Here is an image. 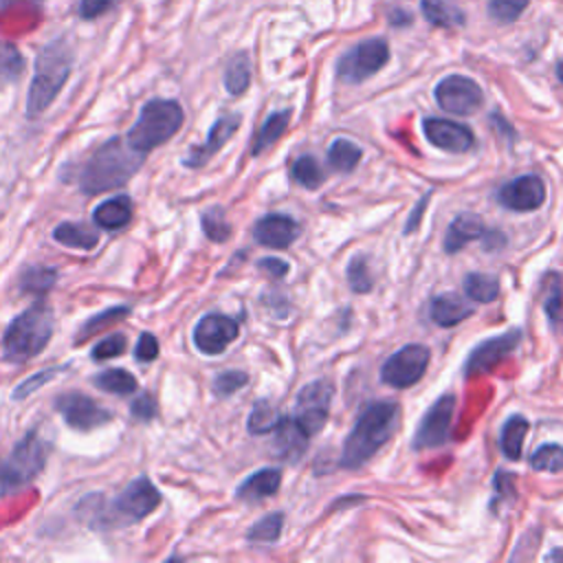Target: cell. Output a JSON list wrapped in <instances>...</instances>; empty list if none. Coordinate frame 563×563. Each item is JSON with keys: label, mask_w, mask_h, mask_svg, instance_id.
Returning <instances> with one entry per match:
<instances>
[{"label": "cell", "mask_w": 563, "mask_h": 563, "mask_svg": "<svg viewBox=\"0 0 563 563\" xmlns=\"http://www.w3.org/2000/svg\"><path fill=\"white\" fill-rule=\"evenodd\" d=\"M453 411H455V396L453 394L440 396L431 405V409H427V413L422 416L411 440L413 449H433L444 444L451 433Z\"/></svg>", "instance_id": "cell-12"}, {"label": "cell", "mask_w": 563, "mask_h": 563, "mask_svg": "<svg viewBox=\"0 0 563 563\" xmlns=\"http://www.w3.org/2000/svg\"><path fill=\"white\" fill-rule=\"evenodd\" d=\"M420 7H422L424 18L435 26L449 29V26H462L464 24V13L455 4H451L449 0H422Z\"/></svg>", "instance_id": "cell-28"}, {"label": "cell", "mask_w": 563, "mask_h": 563, "mask_svg": "<svg viewBox=\"0 0 563 563\" xmlns=\"http://www.w3.org/2000/svg\"><path fill=\"white\" fill-rule=\"evenodd\" d=\"M145 154L130 147L125 139L112 136L103 141L84 163L79 172V189L84 194H103L123 187L143 165Z\"/></svg>", "instance_id": "cell-1"}, {"label": "cell", "mask_w": 563, "mask_h": 563, "mask_svg": "<svg viewBox=\"0 0 563 563\" xmlns=\"http://www.w3.org/2000/svg\"><path fill=\"white\" fill-rule=\"evenodd\" d=\"M279 484H282L279 468H260L238 486L235 495L238 499H244V501H260L275 495L279 490Z\"/></svg>", "instance_id": "cell-23"}, {"label": "cell", "mask_w": 563, "mask_h": 563, "mask_svg": "<svg viewBox=\"0 0 563 563\" xmlns=\"http://www.w3.org/2000/svg\"><path fill=\"white\" fill-rule=\"evenodd\" d=\"M73 70V48L68 40L57 37L44 44L35 57V73L26 95V117H40L59 95Z\"/></svg>", "instance_id": "cell-3"}, {"label": "cell", "mask_w": 563, "mask_h": 563, "mask_svg": "<svg viewBox=\"0 0 563 563\" xmlns=\"http://www.w3.org/2000/svg\"><path fill=\"white\" fill-rule=\"evenodd\" d=\"M530 0H490L488 11L499 22H512L517 20Z\"/></svg>", "instance_id": "cell-44"}, {"label": "cell", "mask_w": 563, "mask_h": 563, "mask_svg": "<svg viewBox=\"0 0 563 563\" xmlns=\"http://www.w3.org/2000/svg\"><path fill=\"white\" fill-rule=\"evenodd\" d=\"M290 172H292L295 183H299V185L306 187V189H317V187H321V183H323V169H321V165L314 161V156H310V154L299 156V158L292 163Z\"/></svg>", "instance_id": "cell-35"}, {"label": "cell", "mask_w": 563, "mask_h": 563, "mask_svg": "<svg viewBox=\"0 0 563 563\" xmlns=\"http://www.w3.org/2000/svg\"><path fill=\"white\" fill-rule=\"evenodd\" d=\"M53 238L64 244V246H70V249H84V251H90L97 246L99 242V233L81 222H62L55 227L53 231Z\"/></svg>", "instance_id": "cell-25"}, {"label": "cell", "mask_w": 563, "mask_h": 563, "mask_svg": "<svg viewBox=\"0 0 563 563\" xmlns=\"http://www.w3.org/2000/svg\"><path fill=\"white\" fill-rule=\"evenodd\" d=\"M398 405L389 400L369 402L356 418L341 451L343 468H358L387 444L398 424Z\"/></svg>", "instance_id": "cell-2"}, {"label": "cell", "mask_w": 563, "mask_h": 563, "mask_svg": "<svg viewBox=\"0 0 563 563\" xmlns=\"http://www.w3.org/2000/svg\"><path fill=\"white\" fill-rule=\"evenodd\" d=\"M95 385L101 391L123 396V394H132L136 389V378L128 369H123V367H112V369L99 372L95 376Z\"/></svg>", "instance_id": "cell-31"}, {"label": "cell", "mask_w": 563, "mask_h": 563, "mask_svg": "<svg viewBox=\"0 0 563 563\" xmlns=\"http://www.w3.org/2000/svg\"><path fill=\"white\" fill-rule=\"evenodd\" d=\"M473 306L462 299L460 295L455 292H449V295H438L431 299L429 303V314L431 319L442 325V328H453L457 323H462L468 314H473Z\"/></svg>", "instance_id": "cell-21"}, {"label": "cell", "mask_w": 563, "mask_h": 563, "mask_svg": "<svg viewBox=\"0 0 563 563\" xmlns=\"http://www.w3.org/2000/svg\"><path fill=\"white\" fill-rule=\"evenodd\" d=\"M519 341H521V330H510L506 334H497L482 341L477 347H473L471 356L466 358L464 374L475 376V374L490 372L499 361L508 358L515 352Z\"/></svg>", "instance_id": "cell-15"}, {"label": "cell", "mask_w": 563, "mask_h": 563, "mask_svg": "<svg viewBox=\"0 0 563 563\" xmlns=\"http://www.w3.org/2000/svg\"><path fill=\"white\" fill-rule=\"evenodd\" d=\"M273 431H275L273 451L286 462H297L308 446V435L301 431L295 418H279Z\"/></svg>", "instance_id": "cell-20"}, {"label": "cell", "mask_w": 563, "mask_h": 563, "mask_svg": "<svg viewBox=\"0 0 563 563\" xmlns=\"http://www.w3.org/2000/svg\"><path fill=\"white\" fill-rule=\"evenodd\" d=\"M161 504V493L147 477L132 479L112 501H108L114 523H134L145 519Z\"/></svg>", "instance_id": "cell-8"}, {"label": "cell", "mask_w": 563, "mask_h": 563, "mask_svg": "<svg viewBox=\"0 0 563 563\" xmlns=\"http://www.w3.org/2000/svg\"><path fill=\"white\" fill-rule=\"evenodd\" d=\"M251 84V62L246 53H238L229 59L224 70V88L231 95H242Z\"/></svg>", "instance_id": "cell-29"}, {"label": "cell", "mask_w": 563, "mask_h": 563, "mask_svg": "<svg viewBox=\"0 0 563 563\" xmlns=\"http://www.w3.org/2000/svg\"><path fill=\"white\" fill-rule=\"evenodd\" d=\"M282 526H284V515L282 512H273L262 517L260 521H255L251 526V530L246 532L249 541H262V543H273L279 539L282 534Z\"/></svg>", "instance_id": "cell-38"}, {"label": "cell", "mask_w": 563, "mask_h": 563, "mask_svg": "<svg viewBox=\"0 0 563 563\" xmlns=\"http://www.w3.org/2000/svg\"><path fill=\"white\" fill-rule=\"evenodd\" d=\"M128 314H130V308H128V306H112V308H108V310H103V312H99V314L90 317V319L81 325L77 341L81 343V341H86L88 336L99 334L106 325H112V323H117V321L125 319Z\"/></svg>", "instance_id": "cell-36"}, {"label": "cell", "mask_w": 563, "mask_h": 563, "mask_svg": "<svg viewBox=\"0 0 563 563\" xmlns=\"http://www.w3.org/2000/svg\"><path fill=\"white\" fill-rule=\"evenodd\" d=\"M464 292L468 299L473 301H495L499 295V282L495 275H486V273H468L464 277Z\"/></svg>", "instance_id": "cell-30"}, {"label": "cell", "mask_w": 563, "mask_h": 563, "mask_svg": "<svg viewBox=\"0 0 563 563\" xmlns=\"http://www.w3.org/2000/svg\"><path fill=\"white\" fill-rule=\"evenodd\" d=\"M347 282L352 286L354 292H369L374 286V277L372 271L365 262V257H354L347 266Z\"/></svg>", "instance_id": "cell-42"}, {"label": "cell", "mask_w": 563, "mask_h": 563, "mask_svg": "<svg viewBox=\"0 0 563 563\" xmlns=\"http://www.w3.org/2000/svg\"><path fill=\"white\" fill-rule=\"evenodd\" d=\"M332 394L334 389L325 380H314L299 391L292 418L308 438H312L323 429L328 420V407H330Z\"/></svg>", "instance_id": "cell-10"}, {"label": "cell", "mask_w": 563, "mask_h": 563, "mask_svg": "<svg viewBox=\"0 0 563 563\" xmlns=\"http://www.w3.org/2000/svg\"><path fill=\"white\" fill-rule=\"evenodd\" d=\"M48 444L42 440L37 429L24 433L22 440L13 446V451L0 460V493L9 495L22 486H26L46 464Z\"/></svg>", "instance_id": "cell-6"}, {"label": "cell", "mask_w": 563, "mask_h": 563, "mask_svg": "<svg viewBox=\"0 0 563 563\" xmlns=\"http://www.w3.org/2000/svg\"><path fill=\"white\" fill-rule=\"evenodd\" d=\"M240 325L235 319L227 317V314H205L196 328H194V345L202 352V354H220L227 350L229 343H233L238 339Z\"/></svg>", "instance_id": "cell-14"}, {"label": "cell", "mask_w": 563, "mask_h": 563, "mask_svg": "<svg viewBox=\"0 0 563 563\" xmlns=\"http://www.w3.org/2000/svg\"><path fill=\"white\" fill-rule=\"evenodd\" d=\"M361 161V147L347 139H334L328 147V163L336 172H352Z\"/></svg>", "instance_id": "cell-32"}, {"label": "cell", "mask_w": 563, "mask_h": 563, "mask_svg": "<svg viewBox=\"0 0 563 563\" xmlns=\"http://www.w3.org/2000/svg\"><path fill=\"white\" fill-rule=\"evenodd\" d=\"M57 279V271L46 268V266H29L22 271L18 284L22 292H31V295H44L55 286Z\"/></svg>", "instance_id": "cell-33"}, {"label": "cell", "mask_w": 563, "mask_h": 563, "mask_svg": "<svg viewBox=\"0 0 563 563\" xmlns=\"http://www.w3.org/2000/svg\"><path fill=\"white\" fill-rule=\"evenodd\" d=\"M429 358H431L429 347H424L420 343L405 345L383 363L380 378H383V383L398 387V389L411 387L413 383H418L424 376Z\"/></svg>", "instance_id": "cell-9"}, {"label": "cell", "mask_w": 563, "mask_h": 563, "mask_svg": "<svg viewBox=\"0 0 563 563\" xmlns=\"http://www.w3.org/2000/svg\"><path fill=\"white\" fill-rule=\"evenodd\" d=\"M125 345H128L125 334L114 332V334H110V336L101 339V341L92 347V358H95V361L114 358V356H119V354H123V352H125Z\"/></svg>", "instance_id": "cell-45"}, {"label": "cell", "mask_w": 563, "mask_h": 563, "mask_svg": "<svg viewBox=\"0 0 563 563\" xmlns=\"http://www.w3.org/2000/svg\"><path fill=\"white\" fill-rule=\"evenodd\" d=\"M530 466L534 471H548V473L563 471V446H559V444H541L532 453Z\"/></svg>", "instance_id": "cell-40"}, {"label": "cell", "mask_w": 563, "mask_h": 563, "mask_svg": "<svg viewBox=\"0 0 563 563\" xmlns=\"http://www.w3.org/2000/svg\"><path fill=\"white\" fill-rule=\"evenodd\" d=\"M497 200L512 211H534L545 200V185L537 174H526L506 183L499 189Z\"/></svg>", "instance_id": "cell-17"}, {"label": "cell", "mask_w": 563, "mask_h": 563, "mask_svg": "<svg viewBox=\"0 0 563 563\" xmlns=\"http://www.w3.org/2000/svg\"><path fill=\"white\" fill-rule=\"evenodd\" d=\"M130 411H132V416H134L136 420H141V422L152 420V418L156 416V400H154V396H152V394H141V396L132 402Z\"/></svg>", "instance_id": "cell-49"}, {"label": "cell", "mask_w": 563, "mask_h": 563, "mask_svg": "<svg viewBox=\"0 0 563 563\" xmlns=\"http://www.w3.org/2000/svg\"><path fill=\"white\" fill-rule=\"evenodd\" d=\"M257 266H260V271L268 273L275 279H282L288 273V264L284 260H277V257H264V260L257 262Z\"/></svg>", "instance_id": "cell-50"}, {"label": "cell", "mask_w": 563, "mask_h": 563, "mask_svg": "<svg viewBox=\"0 0 563 563\" xmlns=\"http://www.w3.org/2000/svg\"><path fill=\"white\" fill-rule=\"evenodd\" d=\"M422 132L427 136V141L440 150H446V152H453V154H462L466 150L473 147L475 143V136H473V130L462 125V123H455V121H449V119H438V117H427L422 121Z\"/></svg>", "instance_id": "cell-16"}, {"label": "cell", "mask_w": 563, "mask_h": 563, "mask_svg": "<svg viewBox=\"0 0 563 563\" xmlns=\"http://www.w3.org/2000/svg\"><path fill=\"white\" fill-rule=\"evenodd\" d=\"M279 418L282 416L275 411V407L268 400H257L253 411H251V416H249V422H246L249 433H253V435L268 433V431H273L277 427Z\"/></svg>", "instance_id": "cell-37"}, {"label": "cell", "mask_w": 563, "mask_h": 563, "mask_svg": "<svg viewBox=\"0 0 563 563\" xmlns=\"http://www.w3.org/2000/svg\"><path fill=\"white\" fill-rule=\"evenodd\" d=\"M389 59V46L380 37H369L352 46L336 64L339 79L347 84H358L378 73Z\"/></svg>", "instance_id": "cell-7"}, {"label": "cell", "mask_w": 563, "mask_h": 563, "mask_svg": "<svg viewBox=\"0 0 563 563\" xmlns=\"http://www.w3.org/2000/svg\"><path fill=\"white\" fill-rule=\"evenodd\" d=\"M55 409L62 413L64 422L77 431L97 429L112 418V413L108 409H103L97 400H92L90 396H86L81 391L59 394L55 398Z\"/></svg>", "instance_id": "cell-11"}, {"label": "cell", "mask_w": 563, "mask_h": 563, "mask_svg": "<svg viewBox=\"0 0 563 563\" xmlns=\"http://www.w3.org/2000/svg\"><path fill=\"white\" fill-rule=\"evenodd\" d=\"M134 356L141 363H150V361H154L158 356V341H156V336L152 332H143L139 336L136 347H134Z\"/></svg>", "instance_id": "cell-48"}, {"label": "cell", "mask_w": 563, "mask_h": 563, "mask_svg": "<svg viewBox=\"0 0 563 563\" xmlns=\"http://www.w3.org/2000/svg\"><path fill=\"white\" fill-rule=\"evenodd\" d=\"M488 229L484 227L482 218L475 216V213H460L446 229V235H444V251L446 253H457L466 242H473V240H479L484 238Z\"/></svg>", "instance_id": "cell-22"}, {"label": "cell", "mask_w": 563, "mask_h": 563, "mask_svg": "<svg viewBox=\"0 0 563 563\" xmlns=\"http://www.w3.org/2000/svg\"><path fill=\"white\" fill-rule=\"evenodd\" d=\"M482 88L464 75H449L435 86V101L451 114H473L482 106Z\"/></svg>", "instance_id": "cell-13"}, {"label": "cell", "mask_w": 563, "mask_h": 563, "mask_svg": "<svg viewBox=\"0 0 563 563\" xmlns=\"http://www.w3.org/2000/svg\"><path fill=\"white\" fill-rule=\"evenodd\" d=\"M528 433V420L523 416H510L504 422L501 435H499V446L508 460H519L523 451V438Z\"/></svg>", "instance_id": "cell-26"}, {"label": "cell", "mask_w": 563, "mask_h": 563, "mask_svg": "<svg viewBox=\"0 0 563 563\" xmlns=\"http://www.w3.org/2000/svg\"><path fill=\"white\" fill-rule=\"evenodd\" d=\"M240 121H242L240 114H222L220 119H216V123L211 125V130L207 134V141L202 145L194 147L185 156L183 163L187 167H202L235 134V130L240 128Z\"/></svg>", "instance_id": "cell-19"}, {"label": "cell", "mask_w": 563, "mask_h": 563, "mask_svg": "<svg viewBox=\"0 0 563 563\" xmlns=\"http://www.w3.org/2000/svg\"><path fill=\"white\" fill-rule=\"evenodd\" d=\"M24 73V55L11 42H0V84H13Z\"/></svg>", "instance_id": "cell-34"}, {"label": "cell", "mask_w": 563, "mask_h": 563, "mask_svg": "<svg viewBox=\"0 0 563 563\" xmlns=\"http://www.w3.org/2000/svg\"><path fill=\"white\" fill-rule=\"evenodd\" d=\"M185 112L178 101L174 99H150L141 112L134 125L128 130L125 141L130 147L147 154L154 147L169 141L183 125Z\"/></svg>", "instance_id": "cell-5"}, {"label": "cell", "mask_w": 563, "mask_h": 563, "mask_svg": "<svg viewBox=\"0 0 563 563\" xmlns=\"http://www.w3.org/2000/svg\"><path fill=\"white\" fill-rule=\"evenodd\" d=\"M249 380V374L246 372H240V369H227L222 374H218L213 378V394L220 396V398H227L231 394H235L240 387H244Z\"/></svg>", "instance_id": "cell-43"}, {"label": "cell", "mask_w": 563, "mask_h": 563, "mask_svg": "<svg viewBox=\"0 0 563 563\" xmlns=\"http://www.w3.org/2000/svg\"><path fill=\"white\" fill-rule=\"evenodd\" d=\"M200 224H202V231L209 240L213 242H227L229 235H231V224L227 222L224 218V211L220 207H211L202 213L200 218Z\"/></svg>", "instance_id": "cell-39"}, {"label": "cell", "mask_w": 563, "mask_h": 563, "mask_svg": "<svg viewBox=\"0 0 563 563\" xmlns=\"http://www.w3.org/2000/svg\"><path fill=\"white\" fill-rule=\"evenodd\" d=\"M121 0H79V18L81 20H95L110 9H114Z\"/></svg>", "instance_id": "cell-47"}, {"label": "cell", "mask_w": 563, "mask_h": 563, "mask_svg": "<svg viewBox=\"0 0 563 563\" xmlns=\"http://www.w3.org/2000/svg\"><path fill=\"white\" fill-rule=\"evenodd\" d=\"M53 334V310L46 301H35L22 310L4 330L2 350L11 363H24L37 356Z\"/></svg>", "instance_id": "cell-4"}, {"label": "cell", "mask_w": 563, "mask_h": 563, "mask_svg": "<svg viewBox=\"0 0 563 563\" xmlns=\"http://www.w3.org/2000/svg\"><path fill=\"white\" fill-rule=\"evenodd\" d=\"M92 220L99 229L119 231L132 220V200L123 194L114 196V198H108L95 209Z\"/></svg>", "instance_id": "cell-24"}, {"label": "cell", "mask_w": 563, "mask_h": 563, "mask_svg": "<svg viewBox=\"0 0 563 563\" xmlns=\"http://www.w3.org/2000/svg\"><path fill=\"white\" fill-rule=\"evenodd\" d=\"M556 75H559V79L563 81V62H559V66H556Z\"/></svg>", "instance_id": "cell-51"}, {"label": "cell", "mask_w": 563, "mask_h": 563, "mask_svg": "<svg viewBox=\"0 0 563 563\" xmlns=\"http://www.w3.org/2000/svg\"><path fill=\"white\" fill-rule=\"evenodd\" d=\"M288 119H290V112L288 110H279V112H273L268 114V119L262 123L257 136H255V143H253V150L251 154L257 156L262 154L264 150H268L288 128Z\"/></svg>", "instance_id": "cell-27"}, {"label": "cell", "mask_w": 563, "mask_h": 563, "mask_svg": "<svg viewBox=\"0 0 563 563\" xmlns=\"http://www.w3.org/2000/svg\"><path fill=\"white\" fill-rule=\"evenodd\" d=\"M299 235V224L284 213H268L260 218L253 227V238L262 246L286 249Z\"/></svg>", "instance_id": "cell-18"}, {"label": "cell", "mask_w": 563, "mask_h": 563, "mask_svg": "<svg viewBox=\"0 0 563 563\" xmlns=\"http://www.w3.org/2000/svg\"><path fill=\"white\" fill-rule=\"evenodd\" d=\"M59 372H62V367H46V369H42V372L33 374V376H29L26 380H22V383L13 389V398H15V400L26 398L29 394H33L35 389H40L46 380H51V378H53V376H57Z\"/></svg>", "instance_id": "cell-46"}, {"label": "cell", "mask_w": 563, "mask_h": 563, "mask_svg": "<svg viewBox=\"0 0 563 563\" xmlns=\"http://www.w3.org/2000/svg\"><path fill=\"white\" fill-rule=\"evenodd\" d=\"M548 292H545V299H543V308L548 312V317L552 321H561L563 319V284H561V277L554 273L548 277Z\"/></svg>", "instance_id": "cell-41"}]
</instances>
